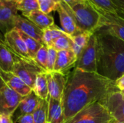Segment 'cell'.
Instances as JSON below:
<instances>
[{"instance_id": "obj_1", "label": "cell", "mask_w": 124, "mask_h": 123, "mask_svg": "<svg viewBox=\"0 0 124 123\" xmlns=\"http://www.w3.org/2000/svg\"><path fill=\"white\" fill-rule=\"evenodd\" d=\"M119 91L116 82L97 72L75 68L67 75V81L62 98L65 122L86 106L104 99L112 92Z\"/></svg>"}, {"instance_id": "obj_2", "label": "cell", "mask_w": 124, "mask_h": 123, "mask_svg": "<svg viewBox=\"0 0 124 123\" xmlns=\"http://www.w3.org/2000/svg\"><path fill=\"white\" fill-rule=\"evenodd\" d=\"M97 38V70L100 75L116 81L124 74V41L101 28Z\"/></svg>"}, {"instance_id": "obj_3", "label": "cell", "mask_w": 124, "mask_h": 123, "mask_svg": "<svg viewBox=\"0 0 124 123\" xmlns=\"http://www.w3.org/2000/svg\"><path fill=\"white\" fill-rule=\"evenodd\" d=\"M65 5L81 32L94 34L102 27L101 12L87 0H82L72 7Z\"/></svg>"}, {"instance_id": "obj_4", "label": "cell", "mask_w": 124, "mask_h": 123, "mask_svg": "<svg viewBox=\"0 0 124 123\" xmlns=\"http://www.w3.org/2000/svg\"><path fill=\"white\" fill-rule=\"evenodd\" d=\"M115 119L100 102L92 103L64 123H113Z\"/></svg>"}, {"instance_id": "obj_5", "label": "cell", "mask_w": 124, "mask_h": 123, "mask_svg": "<svg viewBox=\"0 0 124 123\" xmlns=\"http://www.w3.org/2000/svg\"><path fill=\"white\" fill-rule=\"evenodd\" d=\"M75 68L86 72H97V38L95 33L91 36L87 45L78 56L75 65Z\"/></svg>"}, {"instance_id": "obj_6", "label": "cell", "mask_w": 124, "mask_h": 123, "mask_svg": "<svg viewBox=\"0 0 124 123\" xmlns=\"http://www.w3.org/2000/svg\"><path fill=\"white\" fill-rule=\"evenodd\" d=\"M43 72L46 71L41 68L34 60L23 59L20 58L15 62L12 70V73L32 89L37 75Z\"/></svg>"}, {"instance_id": "obj_7", "label": "cell", "mask_w": 124, "mask_h": 123, "mask_svg": "<svg viewBox=\"0 0 124 123\" xmlns=\"http://www.w3.org/2000/svg\"><path fill=\"white\" fill-rule=\"evenodd\" d=\"M17 11L15 1L0 0V31L4 35L15 28Z\"/></svg>"}, {"instance_id": "obj_8", "label": "cell", "mask_w": 124, "mask_h": 123, "mask_svg": "<svg viewBox=\"0 0 124 123\" xmlns=\"http://www.w3.org/2000/svg\"><path fill=\"white\" fill-rule=\"evenodd\" d=\"M22 99V96L7 86L0 89V115L12 117Z\"/></svg>"}, {"instance_id": "obj_9", "label": "cell", "mask_w": 124, "mask_h": 123, "mask_svg": "<svg viewBox=\"0 0 124 123\" xmlns=\"http://www.w3.org/2000/svg\"><path fill=\"white\" fill-rule=\"evenodd\" d=\"M4 36V44L16 57L23 59H31L26 45L17 29L14 28Z\"/></svg>"}, {"instance_id": "obj_10", "label": "cell", "mask_w": 124, "mask_h": 123, "mask_svg": "<svg viewBox=\"0 0 124 123\" xmlns=\"http://www.w3.org/2000/svg\"><path fill=\"white\" fill-rule=\"evenodd\" d=\"M102 104L115 120L124 123V95L121 91L110 93Z\"/></svg>"}, {"instance_id": "obj_11", "label": "cell", "mask_w": 124, "mask_h": 123, "mask_svg": "<svg viewBox=\"0 0 124 123\" xmlns=\"http://www.w3.org/2000/svg\"><path fill=\"white\" fill-rule=\"evenodd\" d=\"M49 96L57 100H62L67 81V75L59 72H46Z\"/></svg>"}, {"instance_id": "obj_12", "label": "cell", "mask_w": 124, "mask_h": 123, "mask_svg": "<svg viewBox=\"0 0 124 123\" xmlns=\"http://www.w3.org/2000/svg\"><path fill=\"white\" fill-rule=\"evenodd\" d=\"M102 27L108 33L124 41V19L117 14L102 12Z\"/></svg>"}, {"instance_id": "obj_13", "label": "cell", "mask_w": 124, "mask_h": 123, "mask_svg": "<svg viewBox=\"0 0 124 123\" xmlns=\"http://www.w3.org/2000/svg\"><path fill=\"white\" fill-rule=\"evenodd\" d=\"M57 12H58L62 30L70 37L74 36L81 31L77 27L76 22L66 7L65 4L62 1L57 7Z\"/></svg>"}, {"instance_id": "obj_14", "label": "cell", "mask_w": 124, "mask_h": 123, "mask_svg": "<svg viewBox=\"0 0 124 123\" xmlns=\"http://www.w3.org/2000/svg\"><path fill=\"white\" fill-rule=\"evenodd\" d=\"M15 28L43 43V30L26 17L18 14L15 21Z\"/></svg>"}, {"instance_id": "obj_15", "label": "cell", "mask_w": 124, "mask_h": 123, "mask_svg": "<svg viewBox=\"0 0 124 123\" xmlns=\"http://www.w3.org/2000/svg\"><path fill=\"white\" fill-rule=\"evenodd\" d=\"M76 61L77 57L72 49L57 51L54 71L68 75V72H70V70L75 67Z\"/></svg>"}, {"instance_id": "obj_16", "label": "cell", "mask_w": 124, "mask_h": 123, "mask_svg": "<svg viewBox=\"0 0 124 123\" xmlns=\"http://www.w3.org/2000/svg\"><path fill=\"white\" fill-rule=\"evenodd\" d=\"M41 100L42 99L37 96L33 91L26 96L23 97L15 111L17 114L16 117H15L14 120L16 121L21 116L33 115V113L39 107Z\"/></svg>"}, {"instance_id": "obj_17", "label": "cell", "mask_w": 124, "mask_h": 123, "mask_svg": "<svg viewBox=\"0 0 124 123\" xmlns=\"http://www.w3.org/2000/svg\"><path fill=\"white\" fill-rule=\"evenodd\" d=\"M0 76L6 85L23 97L28 95L33 90L12 72H6L0 69Z\"/></svg>"}, {"instance_id": "obj_18", "label": "cell", "mask_w": 124, "mask_h": 123, "mask_svg": "<svg viewBox=\"0 0 124 123\" xmlns=\"http://www.w3.org/2000/svg\"><path fill=\"white\" fill-rule=\"evenodd\" d=\"M48 114L47 123H64V112L61 100H57L48 97Z\"/></svg>"}, {"instance_id": "obj_19", "label": "cell", "mask_w": 124, "mask_h": 123, "mask_svg": "<svg viewBox=\"0 0 124 123\" xmlns=\"http://www.w3.org/2000/svg\"><path fill=\"white\" fill-rule=\"evenodd\" d=\"M19 58L4 43L0 44V69L6 72H12L14 65Z\"/></svg>"}, {"instance_id": "obj_20", "label": "cell", "mask_w": 124, "mask_h": 123, "mask_svg": "<svg viewBox=\"0 0 124 123\" xmlns=\"http://www.w3.org/2000/svg\"><path fill=\"white\" fill-rule=\"evenodd\" d=\"M26 18L33 22L42 30L54 24L52 16L49 15V14H45L39 9L32 12Z\"/></svg>"}, {"instance_id": "obj_21", "label": "cell", "mask_w": 124, "mask_h": 123, "mask_svg": "<svg viewBox=\"0 0 124 123\" xmlns=\"http://www.w3.org/2000/svg\"><path fill=\"white\" fill-rule=\"evenodd\" d=\"M33 91L42 100H46L49 97L48 83L46 78V72L39 73L36 79Z\"/></svg>"}, {"instance_id": "obj_22", "label": "cell", "mask_w": 124, "mask_h": 123, "mask_svg": "<svg viewBox=\"0 0 124 123\" xmlns=\"http://www.w3.org/2000/svg\"><path fill=\"white\" fill-rule=\"evenodd\" d=\"M92 34L88 33H84V32H81L78 34L72 36V46H71V49L77 57V59L78 56L81 54L82 52L83 49L86 47L87 45L89 38Z\"/></svg>"}, {"instance_id": "obj_23", "label": "cell", "mask_w": 124, "mask_h": 123, "mask_svg": "<svg viewBox=\"0 0 124 123\" xmlns=\"http://www.w3.org/2000/svg\"><path fill=\"white\" fill-rule=\"evenodd\" d=\"M95 8L102 12L117 14L118 8L113 3V0H87Z\"/></svg>"}, {"instance_id": "obj_24", "label": "cell", "mask_w": 124, "mask_h": 123, "mask_svg": "<svg viewBox=\"0 0 124 123\" xmlns=\"http://www.w3.org/2000/svg\"><path fill=\"white\" fill-rule=\"evenodd\" d=\"M19 31V33L20 35L21 36L22 38L23 39L25 45H26V47H27V49H28V54L31 57V59L34 60V58L36 57V54L37 53V51H39V49L42 46V45H44L43 43H40L39 41H36V39L25 35V33H23V32Z\"/></svg>"}, {"instance_id": "obj_25", "label": "cell", "mask_w": 124, "mask_h": 123, "mask_svg": "<svg viewBox=\"0 0 124 123\" xmlns=\"http://www.w3.org/2000/svg\"><path fill=\"white\" fill-rule=\"evenodd\" d=\"M17 4L18 11H20L25 17H27L32 12L39 9L38 0H21Z\"/></svg>"}, {"instance_id": "obj_26", "label": "cell", "mask_w": 124, "mask_h": 123, "mask_svg": "<svg viewBox=\"0 0 124 123\" xmlns=\"http://www.w3.org/2000/svg\"><path fill=\"white\" fill-rule=\"evenodd\" d=\"M48 114V101L47 100H41L39 107L33 113L34 123H47Z\"/></svg>"}, {"instance_id": "obj_27", "label": "cell", "mask_w": 124, "mask_h": 123, "mask_svg": "<svg viewBox=\"0 0 124 123\" xmlns=\"http://www.w3.org/2000/svg\"><path fill=\"white\" fill-rule=\"evenodd\" d=\"M72 46V39L71 37L66 33L63 34L62 36L57 38L52 43V46L57 51H63V50H68L71 49Z\"/></svg>"}, {"instance_id": "obj_28", "label": "cell", "mask_w": 124, "mask_h": 123, "mask_svg": "<svg viewBox=\"0 0 124 123\" xmlns=\"http://www.w3.org/2000/svg\"><path fill=\"white\" fill-rule=\"evenodd\" d=\"M48 55V47L46 45H42V46L37 51L36 57L34 58L35 62L44 70L46 72V62Z\"/></svg>"}, {"instance_id": "obj_29", "label": "cell", "mask_w": 124, "mask_h": 123, "mask_svg": "<svg viewBox=\"0 0 124 123\" xmlns=\"http://www.w3.org/2000/svg\"><path fill=\"white\" fill-rule=\"evenodd\" d=\"M39 10L45 14H49L53 11H57L59 4L53 0H41L39 1Z\"/></svg>"}, {"instance_id": "obj_30", "label": "cell", "mask_w": 124, "mask_h": 123, "mask_svg": "<svg viewBox=\"0 0 124 123\" xmlns=\"http://www.w3.org/2000/svg\"><path fill=\"white\" fill-rule=\"evenodd\" d=\"M57 56V51L52 47H48V55H47V62H46L47 72H51L54 71Z\"/></svg>"}, {"instance_id": "obj_31", "label": "cell", "mask_w": 124, "mask_h": 123, "mask_svg": "<svg viewBox=\"0 0 124 123\" xmlns=\"http://www.w3.org/2000/svg\"><path fill=\"white\" fill-rule=\"evenodd\" d=\"M16 122L18 123H34V120L32 115H27L20 117Z\"/></svg>"}, {"instance_id": "obj_32", "label": "cell", "mask_w": 124, "mask_h": 123, "mask_svg": "<svg viewBox=\"0 0 124 123\" xmlns=\"http://www.w3.org/2000/svg\"><path fill=\"white\" fill-rule=\"evenodd\" d=\"M116 86L120 91H124V74L116 81Z\"/></svg>"}, {"instance_id": "obj_33", "label": "cell", "mask_w": 124, "mask_h": 123, "mask_svg": "<svg viewBox=\"0 0 124 123\" xmlns=\"http://www.w3.org/2000/svg\"><path fill=\"white\" fill-rule=\"evenodd\" d=\"M0 123H13L12 117L7 115H0Z\"/></svg>"}, {"instance_id": "obj_34", "label": "cell", "mask_w": 124, "mask_h": 123, "mask_svg": "<svg viewBox=\"0 0 124 123\" xmlns=\"http://www.w3.org/2000/svg\"><path fill=\"white\" fill-rule=\"evenodd\" d=\"M64 3H65L68 7H72L75 4L82 1V0H62Z\"/></svg>"}, {"instance_id": "obj_35", "label": "cell", "mask_w": 124, "mask_h": 123, "mask_svg": "<svg viewBox=\"0 0 124 123\" xmlns=\"http://www.w3.org/2000/svg\"><path fill=\"white\" fill-rule=\"evenodd\" d=\"M113 1L118 8L124 9V0H113Z\"/></svg>"}, {"instance_id": "obj_36", "label": "cell", "mask_w": 124, "mask_h": 123, "mask_svg": "<svg viewBox=\"0 0 124 123\" xmlns=\"http://www.w3.org/2000/svg\"><path fill=\"white\" fill-rule=\"evenodd\" d=\"M118 15H119L121 17H122L123 19H124V9H121V8H118V13H117Z\"/></svg>"}, {"instance_id": "obj_37", "label": "cell", "mask_w": 124, "mask_h": 123, "mask_svg": "<svg viewBox=\"0 0 124 123\" xmlns=\"http://www.w3.org/2000/svg\"><path fill=\"white\" fill-rule=\"evenodd\" d=\"M6 83L4 81V80L1 78V77L0 76V89H1L2 88H4V86H6Z\"/></svg>"}, {"instance_id": "obj_38", "label": "cell", "mask_w": 124, "mask_h": 123, "mask_svg": "<svg viewBox=\"0 0 124 123\" xmlns=\"http://www.w3.org/2000/svg\"><path fill=\"white\" fill-rule=\"evenodd\" d=\"M4 43V36L2 34V33L0 31V44Z\"/></svg>"}, {"instance_id": "obj_39", "label": "cell", "mask_w": 124, "mask_h": 123, "mask_svg": "<svg viewBox=\"0 0 124 123\" xmlns=\"http://www.w3.org/2000/svg\"><path fill=\"white\" fill-rule=\"evenodd\" d=\"M54 1H55L56 3H57V4H60L61 1H62V0H53Z\"/></svg>"}, {"instance_id": "obj_40", "label": "cell", "mask_w": 124, "mask_h": 123, "mask_svg": "<svg viewBox=\"0 0 124 123\" xmlns=\"http://www.w3.org/2000/svg\"><path fill=\"white\" fill-rule=\"evenodd\" d=\"M113 123H122V122H120V121H118V120H115L113 121Z\"/></svg>"}, {"instance_id": "obj_41", "label": "cell", "mask_w": 124, "mask_h": 123, "mask_svg": "<svg viewBox=\"0 0 124 123\" xmlns=\"http://www.w3.org/2000/svg\"><path fill=\"white\" fill-rule=\"evenodd\" d=\"M21 1V0H15V2L17 3V2H18V1Z\"/></svg>"}, {"instance_id": "obj_42", "label": "cell", "mask_w": 124, "mask_h": 123, "mask_svg": "<svg viewBox=\"0 0 124 123\" xmlns=\"http://www.w3.org/2000/svg\"><path fill=\"white\" fill-rule=\"evenodd\" d=\"M121 93H122V94L124 95V91H121Z\"/></svg>"}, {"instance_id": "obj_43", "label": "cell", "mask_w": 124, "mask_h": 123, "mask_svg": "<svg viewBox=\"0 0 124 123\" xmlns=\"http://www.w3.org/2000/svg\"><path fill=\"white\" fill-rule=\"evenodd\" d=\"M41 1V0H38V1Z\"/></svg>"}, {"instance_id": "obj_44", "label": "cell", "mask_w": 124, "mask_h": 123, "mask_svg": "<svg viewBox=\"0 0 124 123\" xmlns=\"http://www.w3.org/2000/svg\"><path fill=\"white\" fill-rule=\"evenodd\" d=\"M12 1H15V0H12Z\"/></svg>"}, {"instance_id": "obj_45", "label": "cell", "mask_w": 124, "mask_h": 123, "mask_svg": "<svg viewBox=\"0 0 124 123\" xmlns=\"http://www.w3.org/2000/svg\"></svg>"}]
</instances>
